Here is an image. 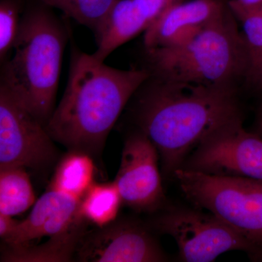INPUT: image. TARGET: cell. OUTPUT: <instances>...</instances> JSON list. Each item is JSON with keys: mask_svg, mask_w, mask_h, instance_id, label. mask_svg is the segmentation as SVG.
<instances>
[{"mask_svg": "<svg viewBox=\"0 0 262 262\" xmlns=\"http://www.w3.org/2000/svg\"><path fill=\"white\" fill-rule=\"evenodd\" d=\"M51 8L61 10L69 18L96 30L116 0H37Z\"/></svg>", "mask_w": 262, "mask_h": 262, "instance_id": "cell-18", "label": "cell"}, {"mask_svg": "<svg viewBox=\"0 0 262 262\" xmlns=\"http://www.w3.org/2000/svg\"><path fill=\"white\" fill-rule=\"evenodd\" d=\"M241 4L248 6H261L262 0H237Z\"/></svg>", "mask_w": 262, "mask_h": 262, "instance_id": "cell-24", "label": "cell"}, {"mask_svg": "<svg viewBox=\"0 0 262 262\" xmlns=\"http://www.w3.org/2000/svg\"><path fill=\"white\" fill-rule=\"evenodd\" d=\"M151 228L173 237L179 261L210 262L222 253L243 251L256 259L251 244L213 213L201 208L174 207L155 217Z\"/></svg>", "mask_w": 262, "mask_h": 262, "instance_id": "cell-6", "label": "cell"}, {"mask_svg": "<svg viewBox=\"0 0 262 262\" xmlns=\"http://www.w3.org/2000/svg\"><path fill=\"white\" fill-rule=\"evenodd\" d=\"M122 203L115 182H94L81 198L79 213L89 225L102 228L116 221Z\"/></svg>", "mask_w": 262, "mask_h": 262, "instance_id": "cell-16", "label": "cell"}, {"mask_svg": "<svg viewBox=\"0 0 262 262\" xmlns=\"http://www.w3.org/2000/svg\"><path fill=\"white\" fill-rule=\"evenodd\" d=\"M173 178L194 206L223 221L251 244L256 259H262V180L182 168Z\"/></svg>", "mask_w": 262, "mask_h": 262, "instance_id": "cell-5", "label": "cell"}, {"mask_svg": "<svg viewBox=\"0 0 262 262\" xmlns=\"http://www.w3.org/2000/svg\"><path fill=\"white\" fill-rule=\"evenodd\" d=\"M78 261L159 262L168 260L149 227L133 220L115 221L88 231L75 255Z\"/></svg>", "mask_w": 262, "mask_h": 262, "instance_id": "cell-10", "label": "cell"}, {"mask_svg": "<svg viewBox=\"0 0 262 262\" xmlns=\"http://www.w3.org/2000/svg\"><path fill=\"white\" fill-rule=\"evenodd\" d=\"M88 225L82 219L67 232L51 237L42 244L5 246L1 261H70L75 256L79 244L89 231Z\"/></svg>", "mask_w": 262, "mask_h": 262, "instance_id": "cell-14", "label": "cell"}, {"mask_svg": "<svg viewBox=\"0 0 262 262\" xmlns=\"http://www.w3.org/2000/svg\"><path fill=\"white\" fill-rule=\"evenodd\" d=\"M143 13L149 19L150 25L156 21L165 12L185 0H135Z\"/></svg>", "mask_w": 262, "mask_h": 262, "instance_id": "cell-22", "label": "cell"}, {"mask_svg": "<svg viewBox=\"0 0 262 262\" xmlns=\"http://www.w3.org/2000/svg\"><path fill=\"white\" fill-rule=\"evenodd\" d=\"M26 3L24 0H0V62L9 56L18 34Z\"/></svg>", "mask_w": 262, "mask_h": 262, "instance_id": "cell-19", "label": "cell"}, {"mask_svg": "<svg viewBox=\"0 0 262 262\" xmlns=\"http://www.w3.org/2000/svg\"><path fill=\"white\" fill-rule=\"evenodd\" d=\"M158 158L156 146L139 129L125 140L114 182L123 203L134 211L152 213L165 203Z\"/></svg>", "mask_w": 262, "mask_h": 262, "instance_id": "cell-9", "label": "cell"}, {"mask_svg": "<svg viewBox=\"0 0 262 262\" xmlns=\"http://www.w3.org/2000/svg\"><path fill=\"white\" fill-rule=\"evenodd\" d=\"M244 78L254 91L262 93V48L258 49L249 48Z\"/></svg>", "mask_w": 262, "mask_h": 262, "instance_id": "cell-21", "label": "cell"}, {"mask_svg": "<svg viewBox=\"0 0 262 262\" xmlns=\"http://www.w3.org/2000/svg\"><path fill=\"white\" fill-rule=\"evenodd\" d=\"M64 94L46 126L55 142L99 155L110 131L136 91L149 77L144 68L118 70L73 43Z\"/></svg>", "mask_w": 262, "mask_h": 262, "instance_id": "cell-2", "label": "cell"}, {"mask_svg": "<svg viewBox=\"0 0 262 262\" xmlns=\"http://www.w3.org/2000/svg\"><path fill=\"white\" fill-rule=\"evenodd\" d=\"M80 203V200L70 194L48 189L35 202L28 217L19 222L13 233L3 241L5 246L32 244L67 232L82 219L79 213Z\"/></svg>", "mask_w": 262, "mask_h": 262, "instance_id": "cell-11", "label": "cell"}, {"mask_svg": "<svg viewBox=\"0 0 262 262\" xmlns=\"http://www.w3.org/2000/svg\"><path fill=\"white\" fill-rule=\"evenodd\" d=\"M259 122H260V127H261L262 130V106L261 107V110H260L259 113Z\"/></svg>", "mask_w": 262, "mask_h": 262, "instance_id": "cell-25", "label": "cell"}, {"mask_svg": "<svg viewBox=\"0 0 262 262\" xmlns=\"http://www.w3.org/2000/svg\"><path fill=\"white\" fill-rule=\"evenodd\" d=\"M150 22L135 0H116L94 34L97 50L92 56L104 60L117 48L145 32Z\"/></svg>", "mask_w": 262, "mask_h": 262, "instance_id": "cell-13", "label": "cell"}, {"mask_svg": "<svg viewBox=\"0 0 262 262\" xmlns=\"http://www.w3.org/2000/svg\"><path fill=\"white\" fill-rule=\"evenodd\" d=\"M94 171L91 155L84 151L70 150L57 165L50 189L81 200L94 182Z\"/></svg>", "mask_w": 262, "mask_h": 262, "instance_id": "cell-15", "label": "cell"}, {"mask_svg": "<svg viewBox=\"0 0 262 262\" xmlns=\"http://www.w3.org/2000/svg\"><path fill=\"white\" fill-rule=\"evenodd\" d=\"M19 221L15 220L13 216L0 213V237L4 241L13 233L18 225Z\"/></svg>", "mask_w": 262, "mask_h": 262, "instance_id": "cell-23", "label": "cell"}, {"mask_svg": "<svg viewBox=\"0 0 262 262\" xmlns=\"http://www.w3.org/2000/svg\"><path fill=\"white\" fill-rule=\"evenodd\" d=\"M131 100L138 129L156 146L165 177H173L213 131L242 117L235 84L179 82L150 74Z\"/></svg>", "mask_w": 262, "mask_h": 262, "instance_id": "cell-1", "label": "cell"}, {"mask_svg": "<svg viewBox=\"0 0 262 262\" xmlns=\"http://www.w3.org/2000/svg\"><path fill=\"white\" fill-rule=\"evenodd\" d=\"M229 9L242 25L244 36L250 49L262 48V5L248 6L231 0Z\"/></svg>", "mask_w": 262, "mask_h": 262, "instance_id": "cell-20", "label": "cell"}, {"mask_svg": "<svg viewBox=\"0 0 262 262\" xmlns=\"http://www.w3.org/2000/svg\"><path fill=\"white\" fill-rule=\"evenodd\" d=\"M144 51L143 68L151 75L179 82L234 84L246 74L249 48L228 6L187 46Z\"/></svg>", "mask_w": 262, "mask_h": 262, "instance_id": "cell-4", "label": "cell"}, {"mask_svg": "<svg viewBox=\"0 0 262 262\" xmlns=\"http://www.w3.org/2000/svg\"><path fill=\"white\" fill-rule=\"evenodd\" d=\"M46 126L8 90L0 85V169H40L58 157Z\"/></svg>", "mask_w": 262, "mask_h": 262, "instance_id": "cell-8", "label": "cell"}, {"mask_svg": "<svg viewBox=\"0 0 262 262\" xmlns=\"http://www.w3.org/2000/svg\"><path fill=\"white\" fill-rule=\"evenodd\" d=\"M35 194L26 168L0 169V213L14 216L34 206Z\"/></svg>", "mask_w": 262, "mask_h": 262, "instance_id": "cell-17", "label": "cell"}, {"mask_svg": "<svg viewBox=\"0 0 262 262\" xmlns=\"http://www.w3.org/2000/svg\"><path fill=\"white\" fill-rule=\"evenodd\" d=\"M227 8L222 0H190L174 5L144 32V49L163 47L180 29L206 26Z\"/></svg>", "mask_w": 262, "mask_h": 262, "instance_id": "cell-12", "label": "cell"}, {"mask_svg": "<svg viewBox=\"0 0 262 262\" xmlns=\"http://www.w3.org/2000/svg\"><path fill=\"white\" fill-rule=\"evenodd\" d=\"M182 169L219 177L262 180V139L243 126L242 117L222 125L206 137Z\"/></svg>", "mask_w": 262, "mask_h": 262, "instance_id": "cell-7", "label": "cell"}, {"mask_svg": "<svg viewBox=\"0 0 262 262\" xmlns=\"http://www.w3.org/2000/svg\"><path fill=\"white\" fill-rule=\"evenodd\" d=\"M72 34L70 24L51 8L29 0L10 57L1 63L0 85L45 126L56 108L63 51Z\"/></svg>", "mask_w": 262, "mask_h": 262, "instance_id": "cell-3", "label": "cell"}]
</instances>
